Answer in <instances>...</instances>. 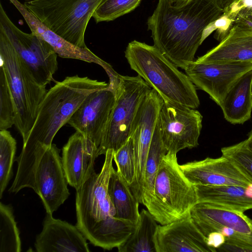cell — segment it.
Instances as JSON below:
<instances>
[{
  "mask_svg": "<svg viewBox=\"0 0 252 252\" xmlns=\"http://www.w3.org/2000/svg\"><path fill=\"white\" fill-rule=\"evenodd\" d=\"M224 13L217 0H190L181 7L158 0L148 19V29L154 45L176 66L185 70L195 60L204 30Z\"/></svg>",
  "mask_w": 252,
  "mask_h": 252,
  "instance_id": "obj_1",
  "label": "cell"
},
{
  "mask_svg": "<svg viewBox=\"0 0 252 252\" xmlns=\"http://www.w3.org/2000/svg\"><path fill=\"white\" fill-rule=\"evenodd\" d=\"M109 83L77 75L66 77L48 90L38 108L36 118L21 154L31 156L52 144L58 131L91 93Z\"/></svg>",
  "mask_w": 252,
  "mask_h": 252,
  "instance_id": "obj_2",
  "label": "cell"
},
{
  "mask_svg": "<svg viewBox=\"0 0 252 252\" xmlns=\"http://www.w3.org/2000/svg\"><path fill=\"white\" fill-rule=\"evenodd\" d=\"M135 71L164 101L196 109L200 105L196 87L155 46L133 40L125 51Z\"/></svg>",
  "mask_w": 252,
  "mask_h": 252,
  "instance_id": "obj_3",
  "label": "cell"
},
{
  "mask_svg": "<svg viewBox=\"0 0 252 252\" xmlns=\"http://www.w3.org/2000/svg\"><path fill=\"white\" fill-rule=\"evenodd\" d=\"M0 65L4 70L13 97L15 126L23 144L28 138L35 121L38 108L48 90L33 77L4 32L0 29Z\"/></svg>",
  "mask_w": 252,
  "mask_h": 252,
  "instance_id": "obj_4",
  "label": "cell"
},
{
  "mask_svg": "<svg viewBox=\"0 0 252 252\" xmlns=\"http://www.w3.org/2000/svg\"><path fill=\"white\" fill-rule=\"evenodd\" d=\"M176 155L167 152L162 158L155 179L154 195L146 207L161 225L185 217L198 203L195 186L184 174Z\"/></svg>",
  "mask_w": 252,
  "mask_h": 252,
  "instance_id": "obj_5",
  "label": "cell"
},
{
  "mask_svg": "<svg viewBox=\"0 0 252 252\" xmlns=\"http://www.w3.org/2000/svg\"><path fill=\"white\" fill-rule=\"evenodd\" d=\"M114 151L108 150L100 172L94 170L76 190V226L93 245L112 217L115 209L108 193V185L113 169Z\"/></svg>",
  "mask_w": 252,
  "mask_h": 252,
  "instance_id": "obj_6",
  "label": "cell"
},
{
  "mask_svg": "<svg viewBox=\"0 0 252 252\" xmlns=\"http://www.w3.org/2000/svg\"><path fill=\"white\" fill-rule=\"evenodd\" d=\"M103 0H25L24 5L39 20L71 44L87 47L88 23Z\"/></svg>",
  "mask_w": 252,
  "mask_h": 252,
  "instance_id": "obj_7",
  "label": "cell"
},
{
  "mask_svg": "<svg viewBox=\"0 0 252 252\" xmlns=\"http://www.w3.org/2000/svg\"><path fill=\"white\" fill-rule=\"evenodd\" d=\"M151 88L139 75H121L114 89L115 103L97 155H105L108 150L114 152L131 137L132 123L136 113Z\"/></svg>",
  "mask_w": 252,
  "mask_h": 252,
  "instance_id": "obj_8",
  "label": "cell"
},
{
  "mask_svg": "<svg viewBox=\"0 0 252 252\" xmlns=\"http://www.w3.org/2000/svg\"><path fill=\"white\" fill-rule=\"evenodd\" d=\"M0 29L40 85L46 86L53 80L58 69L57 54L52 47L33 32H25L11 21L0 3Z\"/></svg>",
  "mask_w": 252,
  "mask_h": 252,
  "instance_id": "obj_9",
  "label": "cell"
},
{
  "mask_svg": "<svg viewBox=\"0 0 252 252\" xmlns=\"http://www.w3.org/2000/svg\"><path fill=\"white\" fill-rule=\"evenodd\" d=\"M163 102L162 97L152 89L142 102L132 123L131 137L133 142L135 174L130 188L141 204L146 160Z\"/></svg>",
  "mask_w": 252,
  "mask_h": 252,
  "instance_id": "obj_10",
  "label": "cell"
},
{
  "mask_svg": "<svg viewBox=\"0 0 252 252\" xmlns=\"http://www.w3.org/2000/svg\"><path fill=\"white\" fill-rule=\"evenodd\" d=\"M203 117L196 109L164 101L158 121L162 139L167 151L177 154L198 145Z\"/></svg>",
  "mask_w": 252,
  "mask_h": 252,
  "instance_id": "obj_11",
  "label": "cell"
},
{
  "mask_svg": "<svg viewBox=\"0 0 252 252\" xmlns=\"http://www.w3.org/2000/svg\"><path fill=\"white\" fill-rule=\"evenodd\" d=\"M115 101V90L109 84L108 87L90 94L67 124L98 148L103 139Z\"/></svg>",
  "mask_w": 252,
  "mask_h": 252,
  "instance_id": "obj_12",
  "label": "cell"
},
{
  "mask_svg": "<svg viewBox=\"0 0 252 252\" xmlns=\"http://www.w3.org/2000/svg\"><path fill=\"white\" fill-rule=\"evenodd\" d=\"M251 69L252 63H205L194 60L185 71L196 88L205 92L220 106L234 83Z\"/></svg>",
  "mask_w": 252,
  "mask_h": 252,
  "instance_id": "obj_13",
  "label": "cell"
},
{
  "mask_svg": "<svg viewBox=\"0 0 252 252\" xmlns=\"http://www.w3.org/2000/svg\"><path fill=\"white\" fill-rule=\"evenodd\" d=\"M59 154L60 150L52 144L42 157L34 177V192L41 198L46 213L52 214L70 194Z\"/></svg>",
  "mask_w": 252,
  "mask_h": 252,
  "instance_id": "obj_14",
  "label": "cell"
},
{
  "mask_svg": "<svg viewBox=\"0 0 252 252\" xmlns=\"http://www.w3.org/2000/svg\"><path fill=\"white\" fill-rule=\"evenodd\" d=\"M194 185H236L252 188V180L229 158L222 155L180 165Z\"/></svg>",
  "mask_w": 252,
  "mask_h": 252,
  "instance_id": "obj_15",
  "label": "cell"
},
{
  "mask_svg": "<svg viewBox=\"0 0 252 252\" xmlns=\"http://www.w3.org/2000/svg\"><path fill=\"white\" fill-rule=\"evenodd\" d=\"M154 242L157 252H216L208 245L189 213L180 220L158 225Z\"/></svg>",
  "mask_w": 252,
  "mask_h": 252,
  "instance_id": "obj_16",
  "label": "cell"
},
{
  "mask_svg": "<svg viewBox=\"0 0 252 252\" xmlns=\"http://www.w3.org/2000/svg\"><path fill=\"white\" fill-rule=\"evenodd\" d=\"M193 222L206 238L212 233L229 229L252 237V220L244 213L207 203L198 202L190 210Z\"/></svg>",
  "mask_w": 252,
  "mask_h": 252,
  "instance_id": "obj_17",
  "label": "cell"
},
{
  "mask_svg": "<svg viewBox=\"0 0 252 252\" xmlns=\"http://www.w3.org/2000/svg\"><path fill=\"white\" fill-rule=\"evenodd\" d=\"M62 151V163L68 183L77 190L94 170L98 148L84 134L76 131Z\"/></svg>",
  "mask_w": 252,
  "mask_h": 252,
  "instance_id": "obj_18",
  "label": "cell"
},
{
  "mask_svg": "<svg viewBox=\"0 0 252 252\" xmlns=\"http://www.w3.org/2000/svg\"><path fill=\"white\" fill-rule=\"evenodd\" d=\"M86 239L76 225L46 213L34 246L37 252H89Z\"/></svg>",
  "mask_w": 252,
  "mask_h": 252,
  "instance_id": "obj_19",
  "label": "cell"
},
{
  "mask_svg": "<svg viewBox=\"0 0 252 252\" xmlns=\"http://www.w3.org/2000/svg\"><path fill=\"white\" fill-rule=\"evenodd\" d=\"M9 1L22 14L31 32L49 43L59 57L96 63L100 65L107 74L115 72L109 63L96 56L87 47L81 48L75 46L51 30L19 0H9Z\"/></svg>",
  "mask_w": 252,
  "mask_h": 252,
  "instance_id": "obj_20",
  "label": "cell"
},
{
  "mask_svg": "<svg viewBox=\"0 0 252 252\" xmlns=\"http://www.w3.org/2000/svg\"><path fill=\"white\" fill-rule=\"evenodd\" d=\"M196 61L205 63H252V31L234 24L228 35L218 45Z\"/></svg>",
  "mask_w": 252,
  "mask_h": 252,
  "instance_id": "obj_21",
  "label": "cell"
},
{
  "mask_svg": "<svg viewBox=\"0 0 252 252\" xmlns=\"http://www.w3.org/2000/svg\"><path fill=\"white\" fill-rule=\"evenodd\" d=\"M225 119L232 124H243L252 111V69L242 75L231 86L220 105Z\"/></svg>",
  "mask_w": 252,
  "mask_h": 252,
  "instance_id": "obj_22",
  "label": "cell"
},
{
  "mask_svg": "<svg viewBox=\"0 0 252 252\" xmlns=\"http://www.w3.org/2000/svg\"><path fill=\"white\" fill-rule=\"evenodd\" d=\"M198 202L243 212L252 209V188L236 185L195 186Z\"/></svg>",
  "mask_w": 252,
  "mask_h": 252,
  "instance_id": "obj_23",
  "label": "cell"
},
{
  "mask_svg": "<svg viewBox=\"0 0 252 252\" xmlns=\"http://www.w3.org/2000/svg\"><path fill=\"white\" fill-rule=\"evenodd\" d=\"M108 193L115 209V217L137 224L139 202L121 173L114 168L109 179Z\"/></svg>",
  "mask_w": 252,
  "mask_h": 252,
  "instance_id": "obj_24",
  "label": "cell"
},
{
  "mask_svg": "<svg viewBox=\"0 0 252 252\" xmlns=\"http://www.w3.org/2000/svg\"><path fill=\"white\" fill-rule=\"evenodd\" d=\"M158 222L148 210L142 209L134 231L118 248L119 252H157L154 237Z\"/></svg>",
  "mask_w": 252,
  "mask_h": 252,
  "instance_id": "obj_25",
  "label": "cell"
},
{
  "mask_svg": "<svg viewBox=\"0 0 252 252\" xmlns=\"http://www.w3.org/2000/svg\"><path fill=\"white\" fill-rule=\"evenodd\" d=\"M167 153L162 139L158 120L145 165L142 202L145 207L147 206L154 195V184L159 164Z\"/></svg>",
  "mask_w": 252,
  "mask_h": 252,
  "instance_id": "obj_26",
  "label": "cell"
},
{
  "mask_svg": "<svg viewBox=\"0 0 252 252\" xmlns=\"http://www.w3.org/2000/svg\"><path fill=\"white\" fill-rule=\"evenodd\" d=\"M21 242L11 205L0 203V252H20Z\"/></svg>",
  "mask_w": 252,
  "mask_h": 252,
  "instance_id": "obj_27",
  "label": "cell"
},
{
  "mask_svg": "<svg viewBox=\"0 0 252 252\" xmlns=\"http://www.w3.org/2000/svg\"><path fill=\"white\" fill-rule=\"evenodd\" d=\"M16 141L7 130H0V198L12 176Z\"/></svg>",
  "mask_w": 252,
  "mask_h": 252,
  "instance_id": "obj_28",
  "label": "cell"
},
{
  "mask_svg": "<svg viewBox=\"0 0 252 252\" xmlns=\"http://www.w3.org/2000/svg\"><path fill=\"white\" fill-rule=\"evenodd\" d=\"M141 0H103L93 17L96 23L109 22L130 12L140 3Z\"/></svg>",
  "mask_w": 252,
  "mask_h": 252,
  "instance_id": "obj_29",
  "label": "cell"
},
{
  "mask_svg": "<svg viewBox=\"0 0 252 252\" xmlns=\"http://www.w3.org/2000/svg\"><path fill=\"white\" fill-rule=\"evenodd\" d=\"M15 107L13 97L3 67L0 65V130L14 125Z\"/></svg>",
  "mask_w": 252,
  "mask_h": 252,
  "instance_id": "obj_30",
  "label": "cell"
},
{
  "mask_svg": "<svg viewBox=\"0 0 252 252\" xmlns=\"http://www.w3.org/2000/svg\"><path fill=\"white\" fill-rule=\"evenodd\" d=\"M113 160L117 170L130 186L135 174L133 142L131 137L119 149L114 152Z\"/></svg>",
  "mask_w": 252,
  "mask_h": 252,
  "instance_id": "obj_31",
  "label": "cell"
},
{
  "mask_svg": "<svg viewBox=\"0 0 252 252\" xmlns=\"http://www.w3.org/2000/svg\"><path fill=\"white\" fill-rule=\"evenodd\" d=\"M222 155L231 159L252 180V151L245 140L221 149Z\"/></svg>",
  "mask_w": 252,
  "mask_h": 252,
  "instance_id": "obj_32",
  "label": "cell"
},
{
  "mask_svg": "<svg viewBox=\"0 0 252 252\" xmlns=\"http://www.w3.org/2000/svg\"><path fill=\"white\" fill-rule=\"evenodd\" d=\"M222 234L225 240L217 252H252V237L229 229L224 230Z\"/></svg>",
  "mask_w": 252,
  "mask_h": 252,
  "instance_id": "obj_33",
  "label": "cell"
},
{
  "mask_svg": "<svg viewBox=\"0 0 252 252\" xmlns=\"http://www.w3.org/2000/svg\"><path fill=\"white\" fill-rule=\"evenodd\" d=\"M235 19L228 13H224L214 21L216 29L215 38L219 41L223 40L228 34L234 25Z\"/></svg>",
  "mask_w": 252,
  "mask_h": 252,
  "instance_id": "obj_34",
  "label": "cell"
},
{
  "mask_svg": "<svg viewBox=\"0 0 252 252\" xmlns=\"http://www.w3.org/2000/svg\"><path fill=\"white\" fill-rule=\"evenodd\" d=\"M234 24L242 29L252 31V20L246 17L237 15Z\"/></svg>",
  "mask_w": 252,
  "mask_h": 252,
  "instance_id": "obj_35",
  "label": "cell"
},
{
  "mask_svg": "<svg viewBox=\"0 0 252 252\" xmlns=\"http://www.w3.org/2000/svg\"><path fill=\"white\" fill-rule=\"evenodd\" d=\"M220 7L226 12L233 4L237 3L240 0H217Z\"/></svg>",
  "mask_w": 252,
  "mask_h": 252,
  "instance_id": "obj_36",
  "label": "cell"
},
{
  "mask_svg": "<svg viewBox=\"0 0 252 252\" xmlns=\"http://www.w3.org/2000/svg\"><path fill=\"white\" fill-rule=\"evenodd\" d=\"M190 0H167L171 5L175 7H181L189 2Z\"/></svg>",
  "mask_w": 252,
  "mask_h": 252,
  "instance_id": "obj_37",
  "label": "cell"
},
{
  "mask_svg": "<svg viewBox=\"0 0 252 252\" xmlns=\"http://www.w3.org/2000/svg\"><path fill=\"white\" fill-rule=\"evenodd\" d=\"M237 15L245 16L252 20V7L243 9L240 10Z\"/></svg>",
  "mask_w": 252,
  "mask_h": 252,
  "instance_id": "obj_38",
  "label": "cell"
},
{
  "mask_svg": "<svg viewBox=\"0 0 252 252\" xmlns=\"http://www.w3.org/2000/svg\"><path fill=\"white\" fill-rule=\"evenodd\" d=\"M245 140L248 148L252 151V128L248 134L247 139Z\"/></svg>",
  "mask_w": 252,
  "mask_h": 252,
  "instance_id": "obj_39",
  "label": "cell"
}]
</instances>
